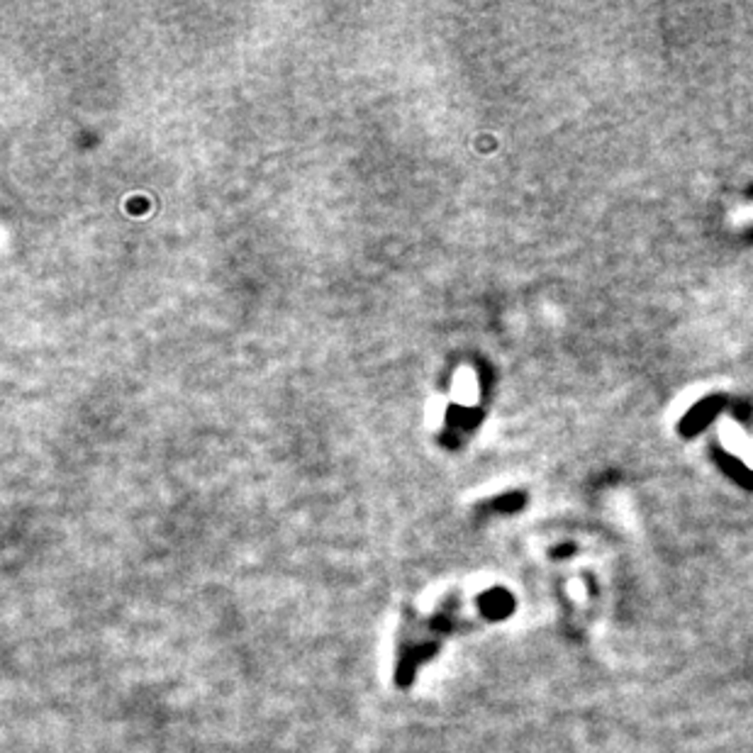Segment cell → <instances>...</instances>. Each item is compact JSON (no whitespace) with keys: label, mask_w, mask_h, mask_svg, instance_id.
Segmentation results:
<instances>
[{"label":"cell","mask_w":753,"mask_h":753,"mask_svg":"<svg viewBox=\"0 0 753 753\" xmlns=\"http://www.w3.org/2000/svg\"><path fill=\"white\" fill-rule=\"evenodd\" d=\"M720 436H721V442L727 444V449H729V452H734L737 456H741V459H744L746 463L753 468V439H751V436H746L744 432H741V429H739L731 420L720 422Z\"/></svg>","instance_id":"cell-1"},{"label":"cell","mask_w":753,"mask_h":753,"mask_svg":"<svg viewBox=\"0 0 753 753\" xmlns=\"http://www.w3.org/2000/svg\"><path fill=\"white\" fill-rule=\"evenodd\" d=\"M751 217H753V210H751Z\"/></svg>","instance_id":"cell-2"}]
</instances>
